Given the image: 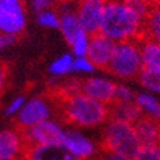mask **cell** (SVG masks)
Here are the masks:
<instances>
[{"label":"cell","mask_w":160,"mask_h":160,"mask_svg":"<svg viewBox=\"0 0 160 160\" xmlns=\"http://www.w3.org/2000/svg\"><path fill=\"white\" fill-rule=\"evenodd\" d=\"M54 113L60 121L77 127H96L109 119L108 105L81 92L67 94L58 86L48 92Z\"/></svg>","instance_id":"obj_1"},{"label":"cell","mask_w":160,"mask_h":160,"mask_svg":"<svg viewBox=\"0 0 160 160\" xmlns=\"http://www.w3.org/2000/svg\"><path fill=\"white\" fill-rule=\"evenodd\" d=\"M100 33L115 42L145 38V22L126 3L108 2L102 14Z\"/></svg>","instance_id":"obj_2"},{"label":"cell","mask_w":160,"mask_h":160,"mask_svg":"<svg viewBox=\"0 0 160 160\" xmlns=\"http://www.w3.org/2000/svg\"><path fill=\"white\" fill-rule=\"evenodd\" d=\"M140 148L141 142L137 137L133 124L119 121H110L104 129L100 150L115 152L129 160H135Z\"/></svg>","instance_id":"obj_3"},{"label":"cell","mask_w":160,"mask_h":160,"mask_svg":"<svg viewBox=\"0 0 160 160\" xmlns=\"http://www.w3.org/2000/svg\"><path fill=\"white\" fill-rule=\"evenodd\" d=\"M141 69H142L141 51H140V45L136 40L117 42L114 55L106 72L119 78L132 79V78H137Z\"/></svg>","instance_id":"obj_4"},{"label":"cell","mask_w":160,"mask_h":160,"mask_svg":"<svg viewBox=\"0 0 160 160\" xmlns=\"http://www.w3.org/2000/svg\"><path fill=\"white\" fill-rule=\"evenodd\" d=\"M26 5L23 0H0V33L19 38L26 28Z\"/></svg>","instance_id":"obj_5"},{"label":"cell","mask_w":160,"mask_h":160,"mask_svg":"<svg viewBox=\"0 0 160 160\" xmlns=\"http://www.w3.org/2000/svg\"><path fill=\"white\" fill-rule=\"evenodd\" d=\"M52 113H54V106H52L48 95L36 96L26 101L23 108L17 114L14 129L23 131L30 127H33L44 121H48L52 115Z\"/></svg>","instance_id":"obj_6"},{"label":"cell","mask_w":160,"mask_h":160,"mask_svg":"<svg viewBox=\"0 0 160 160\" xmlns=\"http://www.w3.org/2000/svg\"><path fill=\"white\" fill-rule=\"evenodd\" d=\"M23 145H51L62 146L64 140V131L52 121H44L27 129L18 131Z\"/></svg>","instance_id":"obj_7"},{"label":"cell","mask_w":160,"mask_h":160,"mask_svg":"<svg viewBox=\"0 0 160 160\" xmlns=\"http://www.w3.org/2000/svg\"><path fill=\"white\" fill-rule=\"evenodd\" d=\"M109 0H79L77 5V17L82 30L92 36L100 31V24L105 7Z\"/></svg>","instance_id":"obj_8"},{"label":"cell","mask_w":160,"mask_h":160,"mask_svg":"<svg viewBox=\"0 0 160 160\" xmlns=\"http://www.w3.org/2000/svg\"><path fill=\"white\" fill-rule=\"evenodd\" d=\"M117 42L102 33L90 36V44L86 58L95 65V68L108 71V67L114 55Z\"/></svg>","instance_id":"obj_9"},{"label":"cell","mask_w":160,"mask_h":160,"mask_svg":"<svg viewBox=\"0 0 160 160\" xmlns=\"http://www.w3.org/2000/svg\"><path fill=\"white\" fill-rule=\"evenodd\" d=\"M115 83L110 79L100 77H90L79 79V92L91 99L109 105L114 100Z\"/></svg>","instance_id":"obj_10"},{"label":"cell","mask_w":160,"mask_h":160,"mask_svg":"<svg viewBox=\"0 0 160 160\" xmlns=\"http://www.w3.org/2000/svg\"><path fill=\"white\" fill-rule=\"evenodd\" d=\"M21 160H81L71 154L64 146L23 145Z\"/></svg>","instance_id":"obj_11"},{"label":"cell","mask_w":160,"mask_h":160,"mask_svg":"<svg viewBox=\"0 0 160 160\" xmlns=\"http://www.w3.org/2000/svg\"><path fill=\"white\" fill-rule=\"evenodd\" d=\"M63 146L71 154H73L81 160H88L94 158L98 152L96 146L77 131L64 132Z\"/></svg>","instance_id":"obj_12"},{"label":"cell","mask_w":160,"mask_h":160,"mask_svg":"<svg viewBox=\"0 0 160 160\" xmlns=\"http://www.w3.org/2000/svg\"><path fill=\"white\" fill-rule=\"evenodd\" d=\"M23 141L17 129L0 132V160H21Z\"/></svg>","instance_id":"obj_13"},{"label":"cell","mask_w":160,"mask_h":160,"mask_svg":"<svg viewBox=\"0 0 160 160\" xmlns=\"http://www.w3.org/2000/svg\"><path fill=\"white\" fill-rule=\"evenodd\" d=\"M108 108H109L110 121H119L129 124H135L143 115L141 108L136 104V101H128V102L113 101L108 105Z\"/></svg>","instance_id":"obj_14"},{"label":"cell","mask_w":160,"mask_h":160,"mask_svg":"<svg viewBox=\"0 0 160 160\" xmlns=\"http://www.w3.org/2000/svg\"><path fill=\"white\" fill-rule=\"evenodd\" d=\"M137 137L141 145L159 143L160 137V121L143 114L138 121L133 124Z\"/></svg>","instance_id":"obj_15"},{"label":"cell","mask_w":160,"mask_h":160,"mask_svg":"<svg viewBox=\"0 0 160 160\" xmlns=\"http://www.w3.org/2000/svg\"><path fill=\"white\" fill-rule=\"evenodd\" d=\"M142 67L160 73V45L150 38H143L138 41Z\"/></svg>","instance_id":"obj_16"},{"label":"cell","mask_w":160,"mask_h":160,"mask_svg":"<svg viewBox=\"0 0 160 160\" xmlns=\"http://www.w3.org/2000/svg\"><path fill=\"white\" fill-rule=\"evenodd\" d=\"M59 30L62 31V35L64 36L65 41L71 45L73 38L77 36V33L82 31V27H81V24H79L76 12H72V10L62 12Z\"/></svg>","instance_id":"obj_17"},{"label":"cell","mask_w":160,"mask_h":160,"mask_svg":"<svg viewBox=\"0 0 160 160\" xmlns=\"http://www.w3.org/2000/svg\"><path fill=\"white\" fill-rule=\"evenodd\" d=\"M135 101L141 108L143 114L160 121V102L158 101V99H155L150 94H146V92H140L136 95Z\"/></svg>","instance_id":"obj_18"},{"label":"cell","mask_w":160,"mask_h":160,"mask_svg":"<svg viewBox=\"0 0 160 160\" xmlns=\"http://www.w3.org/2000/svg\"><path fill=\"white\" fill-rule=\"evenodd\" d=\"M145 38H150L160 45V7L152 8L145 21Z\"/></svg>","instance_id":"obj_19"},{"label":"cell","mask_w":160,"mask_h":160,"mask_svg":"<svg viewBox=\"0 0 160 160\" xmlns=\"http://www.w3.org/2000/svg\"><path fill=\"white\" fill-rule=\"evenodd\" d=\"M137 81L145 87L152 92H159L160 94V73L142 67V69L140 71L137 76Z\"/></svg>","instance_id":"obj_20"},{"label":"cell","mask_w":160,"mask_h":160,"mask_svg":"<svg viewBox=\"0 0 160 160\" xmlns=\"http://www.w3.org/2000/svg\"><path fill=\"white\" fill-rule=\"evenodd\" d=\"M73 55L71 54H64L60 58H58L57 60H54L50 67H49V72L52 76H64L67 73L72 72V64H73Z\"/></svg>","instance_id":"obj_21"},{"label":"cell","mask_w":160,"mask_h":160,"mask_svg":"<svg viewBox=\"0 0 160 160\" xmlns=\"http://www.w3.org/2000/svg\"><path fill=\"white\" fill-rule=\"evenodd\" d=\"M88 44H90V35H87L83 30L81 32H78L77 36L73 38V41L71 44L72 54L76 58H83L87 55L88 50Z\"/></svg>","instance_id":"obj_22"},{"label":"cell","mask_w":160,"mask_h":160,"mask_svg":"<svg viewBox=\"0 0 160 160\" xmlns=\"http://www.w3.org/2000/svg\"><path fill=\"white\" fill-rule=\"evenodd\" d=\"M37 22L40 26L48 28H59L60 26V17L58 16V13L54 10H45L37 14Z\"/></svg>","instance_id":"obj_23"},{"label":"cell","mask_w":160,"mask_h":160,"mask_svg":"<svg viewBox=\"0 0 160 160\" xmlns=\"http://www.w3.org/2000/svg\"><path fill=\"white\" fill-rule=\"evenodd\" d=\"M135 160H160V143L141 145Z\"/></svg>","instance_id":"obj_24"},{"label":"cell","mask_w":160,"mask_h":160,"mask_svg":"<svg viewBox=\"0 0 160 160\" xmlns=\"http://www.w3.org/2000/svg\"><path fill=\"white\" fill-rule=\"evenodd\" d=\"M135 92L127 86L123 85H117L115 86V92H114V100L113 101H119V102H128V101H135Z\"/></svg>","instance_id":"obj_25"},{"label":"cell","mask_w":160,"mask_h":160,"mask_svg":"<svg viewBox=\"0 0 160 160\" xmlns=\"http://www.w3.org/2000/svg\"><path fill=\"white\" fill-rule=\"evenodd\" d=\"M96 68L86 57L83 58H74L72 64V72H79V73H92Z\"/></svg>","instance_id":"obj_26"},{"label":"cell","mask_w":160,"mask_h":160,"mask_svg":"<svg viewBox=\"0 0 160 160\" xmlns=\"http://www.w3.org/2000/svg\"><path fill=\"white\" fill-rule=\"evenodd\" d=\"M26 104V98L23 95H19L17 96L13 101H10V104L8 105V108L5 110L7 115L8 117H12V115H14V114H18L19 110L23 108V105Z\"/></svg>","instance_id":"obj_27"},{"label":"cell","mask_w":160,"mask_h":160,"mask_svg":"<svg viewBox=\"0 0 160 160\" xmlns=\"http://www.w3.org/2000/svg\"><path fill=\"white\" fill-rule=\"evenodd\" d=\"M57 3H59L58 0H31V7L38 14V13H41V12L49 10L51 7H54Z\"/></svg>","instance_id":"obj_28"},{"label":"cell","mask_w":160,"mask_h":160,"mask_svg":"<svg viewBox=\"0 0 160 160\" xmlns=\"http://www.w3.org/2000/svg\"><path fill=\"white\" fill-rule=\"evenodd\" d=\"M9 77V67L5 63H0V95L3 94V91L7 86Z\"/></svg>","instance_id":"obj_29"},{"label":"cell","mask_w":160,"mask_h":160,"mask_svg":"<svg viewBox=\"0 0 160 160\" xmlns=\"http://www.w3.org/2000/svg\"><path fill=\"white\" fill-rule=\"evenodd\" d=\"M18 41V37L12 36V35H5V33H0V49L8 48L13 44H16Z\"/></svg>","instance_id":"obj_30"},{"label":"cell","mask_w":160,"mask_h":160,"mask_svg":"<svg viewBox=\"0 0 160 160\" xmlns=\"http://www.w3.org/2000/svg\"><path fill=\"white\" fill-rule=\"evenodd\" d=\"M140 2L145 3L146 5H149L150 8H156V7H160V0H140Z\"/></svg>","instance_id":"obj_31"},{"label":"cell","mask_w":160,"mask_h":160,"mask_svg":"<svg viewBox=\"0 0 160 160\" xmlns=\"http://www.w3.org/2000/svg\"><path fill=\"white\" fill-rule=\"evenodd\" d=\"M60 4H72V3H78L79 0H58Z\"/></svg>","instance_id":"obj_32"},{"label":"cell","mask_w":160,"mask_h":160,"mask_svg":"<svg viewBox=\"0 0 160 160\" xmlns=\"http://www.w3.org/2000/svg\"><path fill=\"white\" fill-rule=\"evenodd\" d=\"M109 2H117V3H126L127 0H109Z\"/></svg>","instance_id":"obj_33"},{"label":"cell","mask_w":160,"mask_h":160,"mask_svg":"<svg viewBox=\"0 0 160 160\" xmlns=\"http://www.w3.org/2000/svg\"><path fill=\"white\" fill-rule=\"evenodd\" d=\"M159 143H160V137H159Z\"/></svg>","instance_id":"obj_34"}]
</instances>
